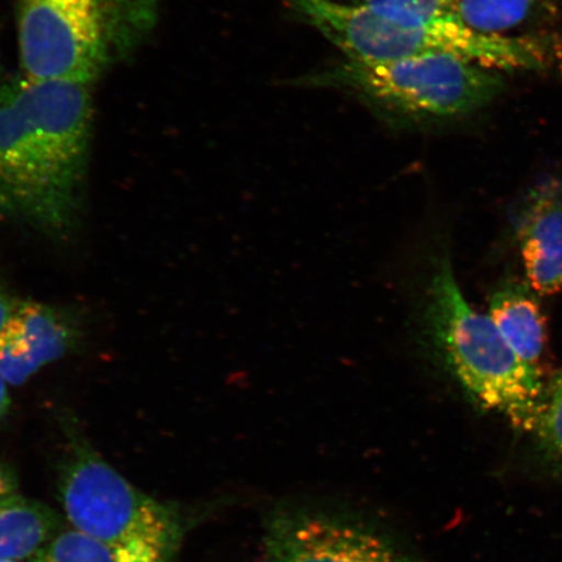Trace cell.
I'll list each match as a JSON object with an SVG mask.
<instances>
[{
  "instance_id": "cell-1",
  "label": "cell",
  "mask_w": 562,
  "mask_h": 562,
  "mask_svg": "<svg viewBox=\"0 0 562 562\" xmlns=\"http://www.w3.org/2000/svg\"><path fill=\"white\" fill-rule=\"evenodd\" d=\"M87 83L21 75L0 86V216L53 240L80 227L93 101Z\"/></svg>"
},
{
  "instance_id": "cell-2",
  "label": "cell",
  "mask_w": 562,
  "mask_h": 562,
  "mask_svg": "<svg viewBox=\"0 0 562 562\" xmlns=\"http://www.w3.org/2000/svg\"><path fill=\"white\" fill-rule=\"evenodd\" d=\"M420 286L418 325L432 360L484 411L532 432L546 382L519 360L492 322L463 297L446 250L435 252Z\"/></svg>"
},
{
  "instance_id": "cell-3",
  "label": "cell",
  "mask_w": 562,
  "mask_h": 562,
  "mask_svg": "<svg viewBox=\"0 0 562 562\" xmlns=\"http://www.w3.org/2000/svg\"><path fill=\"white\" fill-rule=\"evenodd\" d=\"M13 9L24 76L91 86L150 38L160 0H13Z\"/></svg>"
},
{
  "instance_id": "cell-4",
  "label": "cell",
  "mask_w": 562,
  "mask_h": 562,
  "mask_svg": "<svg viewBox=\"0 0 562 562\" xmlns=\"http://www.w3.org/2000/svg\"><path fill=\"white\" fill-rule=\"evenodd\" d=\"M288 2L349 59L385 61L447 53L497 72L536 70L544 66V54L537 42L516 35L476 32L456 13L430 23H419L384 15L360 3L342 4L335 0Z\"/></svg>"
},
{
  "instance_id": "cell-5",
  "label": "cell",
  "mask_w": 562,
  "mask_h": 562,
  "mask_svg": "<svg viewBox=\"0 0 562 562\" xmlns=\"http://www.w3.org/2000/svg\"><path fill=\"white\" fill-rule=\"evenodd\" d=\"M59 494L70 526L108 548L116 562H178L180 512L133 486L86 442L74 446Z\"/></svg>"
},
{
  "instance_id": "cell-6",
  "label": "cell",
  "mask_w": 562,
  "mask_h": 562,
  "mask_svg": "<svg viewBox=\"0 0 562 562\" xmlns=\"http://www.w3.org/2000/svg\"><path fill=\"white\" fill-rule=\"evenodd\" d=\"M302 82L347 91L384 114L412 122L470 114L503 87L497 70L447 53L385 61L347 58Z\"/></svg>"
},
{
  "instance_id": "cell-7",
  "label": "cell",
  "mask_w": 562,
  "mask_h": 562,
  "mask_svg": "<svg viewBox=\"0 0 562 562\" xmlns=\"http://www.w3.org/2000/svg\"><path fill=\"white\" fill-rule=\"evenodd\" d=\"M262 540L263 562H424L374 526L294 505L270 513Z\"/></svg>"
},
{
  "instance_id": "cell-8",
  "label": "cell",
  "mask_w": 562,
  "mask_h": 562,
  "mask_svg": "<svg viewBox=\"0 0 562 562\" xmlns=\"http://www.w3.org/2000/svg\"><path fill=\"white\" fill-rule=\"evenodd\" d=\"M80 340L81 329L72 314L44 302L20 301L0 333V372L10 385H23L72 353Z\"/></svg>"
},
{
  "instance_id": "cell-9",
  "label": "cell",
  "mask_w": 562,
  "mask_h": 562,
  "mask_svg": "<svg viewBox=\"0 0 562 562\" xmlns=\"http://www.w3.org/2000/svg\"><path fill=\"white\" fill-rule=\"evenodd\" d=\"M527 283L539 294L562 290V184L547 180L530 191L516 223Z\"/></svg>"
},
{
  "instance_id": "cell-10",
  "label": "cell",
  "mask_w": 562,
  "mask_h": 562,
  "mask_svg": "<svg viewBox=\"0 0 562 562\" xmlns=\"http://www.w3.org/2000/svg\"><path fill=\"white\" fill-rule=\"evenodd\" d=\"M490 318L519 360L539 368L546 346V321L529 283L508 280L490 299Z\"/></svg>"
},
{
  "instance_id": "cell-11",
  "label": "cell",
  "mask_w": 562,
  "mask_h": 562,
  "mask_svg": "<svg viewBox=\"0 0 562 562\" xmlns=\"http://www.w3.org/2000/svg\"><path fill=\"white\" fill-rule=\"evenodd\" d=\"M60 530L58 516L20 495L0 503V560H30Z\"/></svg>"
},
{
  "instance_id": "cell-12",
  "label": "cell",
  "mask_w": 562,
  "mask_h": 562,
  "mask_svg": "<svg viewBox=\"0 0 562 562\" xmlns=\"http://www.w3.org/2000/svg\"><path fill=\"white\" fill-rule=\"evenodd\" d=\"M551 2L552 0H454V12L476 32L510 35V31L522 26Z\"/></svg>"
},
{
  "instance_id": "cell-13",
  "label": "cell",
  "mask_w": 562,
  "mask_h": 562,
  "mask_svg": "<svg viewBox=\"0 0 562 562\" xmlns=\"http://www.w3.org/2000/svg\"><path fill=\"white\" fill-rule=\"evenodd\" d=\"M32 562H116L95 539L79 530H59L31 559Z\"/></svg>"
},
{
  "instance_id": "cell-14",
  "label": "cell",
  "mask_w": 562,
  "mask_h": 562,
  "mask_svg": "<svg viewBox=\"0 0 562 562\" xmlns=\"http://www.w3.org/2000/svg\"><path fill=\"white\" fill-rule=\"evenodd\" d=\"M532 434L548 456L562 462V370L554 372L546 382Z\"/></svg>"
},
{
  "instance_id": "cell-15",
  "label": "cell",
  "mask_w": 562,
  "mask_h": 562,
  "mask_svg": "<svg viewBox=\"0 0 562 562\" xmlns=\"http://www.w3.org/2000/svg\"><path fill=\"white\" fill-rule=\"evenodd\" d=\"M360 4L392 18L430 23L454 15V0H361Z\"/></svg>"
},
{
  "instance_id": "cell-16",
  "label": "cell",
  "mask_w": 562,
  "mask_h": 562,
  "mask_svg": "<svg viewBox=\"0 0 562 562\" xmlns=\"http://www.w3.org/2000/svg\"><path fill=\"white\" fill-rule=\"evenodd\" d=\"M20 304V301L13 296V294L7 290V288L0 283V333L5 327L7 323L12 318L13 313L16 312V308Z\"/></svg>"
},
{
  "instance_id": "cell-17",
  "label": "cell",
  "mask_w": 562,
  "mask_h": 562,
  "mask_svg": "<svg viewBox=\"0 0 562 562\" xmlns=\"http://www.w3.org/2000/svg\"><path fill=\"white\" fill-rule=\"evenodd\" d=\"M16 495H19L16 476L13 475L11 469L0 463V503Z\"/></svg>"
},
{
  "instance_id": "cell-18",
  "label": "cell",
  "mask_w": 562,
  "mask_h": 562,
  "mask_svg": "<svg viewBox=\"0 0 562 562\" xmlns=\"http://www.w3.org/2000/svg\"><path fill=\"white\" fill-rule=\"evenodd\" d=\"M11 409V393L10 383L5 381V378L0 372V425L9 416Z\"/></svg>"
},
{
  "instance_id": "cell-19",
  "label": "cell",
  "mask_w": 562,
  "mask_h": 562,
  "mask_svg": "<svg viewBox=\"0 0 562 562\" xmlns=\"http://www.w3.org/2000/svg\"><path fill=\"white\" fill-rule=\"evenodd\" d=\"M0 562H32V561H31V559L30 560L5 559V560H0Z\"/></svg>"
}]
</instances>
